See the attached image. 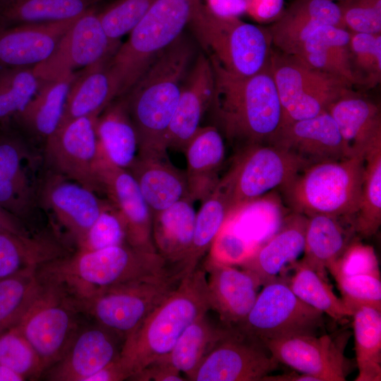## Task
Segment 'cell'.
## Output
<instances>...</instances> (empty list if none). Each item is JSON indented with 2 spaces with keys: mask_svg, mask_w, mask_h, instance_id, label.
<instances>
[{
  "mask_svg": "<svg viewBox=\"0 0 381 381\" xmlns=\"http://www.w3.org/2000/svg\"><path fill=\"white\" fill-rule=\"evenodd\" d=\"M193 56V44L183 33L157 55L123 95L137 135V155H168L169 126Z\"/></svg>",
  "mask_w": 381,
  "mask_h": 381,
  "instance_id": "1",
  "label": "cell"
},
{
  "mask_svg": "<svg viewBox=\"0 0 381 381\" xmlns=\"http://www.w3.org/2000/svg\"><path fill=\"white\" fill-rule=\"evenodd\" d=\"M210 61L214 92L209 110L224 135L238 151L250 145L272 144L282 128V109L269 66L243 77Z\"/></svg>",
  "mask_w": 381,
  "mask_h": 381,
  "instance_id": "2",
  "label": "cell"
},
{
  "mask_svg": "<svg viewBox=\"0 0 381 381\" xmlns=\"http://www.w3.org/2000/svg\"><path fill=\"white\" fill-rule=\"evenodd\" d=\"M171 267L157 252L124 243L99 250H78L37 270L40 278L59 284L74 300L85 299L99 290L170 274Z\"/></svg>",
  "mask_w": 381,
  "mask_h": 381,
  "instance_id": "3",
  "label": "cell"
},
{
  "mask_svg": "<svg viewBox=\"0 0 381 381\" xmlns=\"http://www.w3.org/2000/svg\"><path fill=\"white\" fill-rule=\"evenodd\" d=\"M210 310L206 272L197 267L124 339L119 358L128 380L167 356L185 329Z\"/></svg>",
  "mask_w": 381,
  "mask_h": 381,
  "instance_id": "4",
  "label": "cell"
},
{
  "mask_svg": "<svg viewBox=\"0 0 381 381\" xmlns=\"http://www.w3.org/2000/svg\"><path fill=\"white\" fill-rule=\"evenodd\" d=\"M364 167V157L357 155L314 164L280 189L294 212L353 219L360 205Z\"/></svg>",
  "mask_w": 381,
  "mask_h": 381,
  "instance_id": "5",
  "label": "cell"
},
{
  "mask_svg": "<svg viewBox=\"0 0 381 381\" xmlns=\"http://www.w3.org/2000/svg\"><path fill=\"white\" fill-rule=\"evenodd\" d=\"M202 0H155L109 61L124 95L157 55L183 33Z\"/></svg>",
  "mask_w": 381,
  "mask_h": 381,
  "instance_id": "6",
  "label": "cell"
},
{
  "mask_svg": "<svg viewBox=\"0 0 381 381\" xmlns=\"http://www.w3.org/2000/svg\"><path fill=\"white\" fill-rule=\"evenodd\" d=\"M188 25L207 56L238 76L255 75L269 66L272 50L268 30L238 18H222L202 2Z\"/></svg>",
  "mask_w": 381,
  "mask_h": 381,
  "instance_id": "7",
  "label": "cell"
},
{
  "mask_svg": "<svg viewBox=\"0 0 381 381\" xmlns=\"http://www.w3.org/2000/svg\"><path fill=\"white\" fill-rule=\"evenodd\" d=\"M185 275L181 271H174L157 278L113 286L75 303L80 313L125 339Z\"/></svg>",
  "mask_w": 381,
  "mask_h": 381,
  "instance_id": "8",
  "label": "cell"
},
{
  "mask_svg": "<svg viewBox=\"0 0 381 381\" xmlns=\"http://www.w3.org/2000/svg\"><path fill=\"white\" fill-rule=\"evenodd\" d=\"M269 68L281 103L282 128L327 111L352 90L343 79L279 51H272Z\"/></svg>",
  "mask_w": 381,
  "mask_h": 381,
  "instance_id": "9",
  "label": "cell"
},
{
  "mask_svg": "<svg viewBox=\"0 0 381 381\" xmlns=\"http://www.w3.org/2000/svg\"><path fill=\"white\" fill-rule=\"evenodd\" d=\"M40 279L37 293L13 326L32 346L46 371L60 360L79 330L80 312L59 284Z\"/></svg>",
  "mask_w": 381,
  "mask_h": 381,
  "instance_id": "10",
  "label": "cell"
},
{
  "mask_svg": "<svg viewBox=\"0 0 381 381\" xmlns=\"http://www.w3.org/2000/svg\"><path fill=\"white\" fill-rule=\"evenodd\" d=\"M262 286L251 310L235 328L262 344L295 335H317L323 325L321 311L301 301L283 277Z\"/></svg>",
  "mask_w": 381,
  "mask_h": 381,
  "instance_id": "11",
  "label": "cell"
},
{
  "mask_svg": "<svg viewBox=\"0 0 381 381\" xmlns=\"http://www.w3.org/2000/svg\"><path fill=\"white\" fill-rule=\"evenodd\" d=\"M307 167L296 155L274 144H257L239 150L228 172L220 179L228 195L230 213L275 188H280Z\"/></svg>",
  "mask_w": 381,
  "mask_h": 381,
  "instance_id": "12",
  "label": "cell"
},
{
  "mask_svg": "<svg viewBox=\"0 0 381 381\" xmlns=\"http://www.w3.org/2000/svg\"><path fill=\"white\" fill-rule=\"evenodd\" d=\"M96 119L85 116L61 123L45 140L44 146V157L52 171L95 193L100 191Z\"/></svg>",
  "mask_w": 381,
  "mask_h": 381,
  "instance_id": "13",
  "label": "cell"
},
{
  "mask_svg": "<svg viewBox=\"0 0 381 381\" xmlns=\"http://www.w3.org/2000/svg\"><path fill=\"white\" fill-rule=\"evenodd\" d=\"M120 41L111 40L104 31L94 8L79 16L60 40L52 54L33 66L42 82L74 70L110 60Z\"/></svg>",
  "mask_w": 381,
  "mask_h": 381,
  "instance_id": "14",
  "label": "cell"
},
{
  "mask_svg": "<svg viewBox=\"0 0 381 381\" xmlns=\"http://www.w3.org/2000/svg\"><path fill=\"white\" fill-rule=\"evenodd\" d=\"M261 343L235 327L202 361L191 381H262L279 362Z\"/></svg>",
  "mask_w": 381,
  "mask_h": 381,
  "instance_id": "15",
  "label": "cell"
},
{
  "mask_svg": "<svg viewBox=\"0 0 381 381\" xmlns=\"http://www.w3.org/2000/svg\"><path fill=\"white\" fill-rule=\"evenodd\" d=\"M348 337L300 334L265 341L263 345L278 361L318 381H344L349 371L344 356Z\"/></svg>",
  "mask_w": 381,
  "mask_h": 381,
  "instance_id": "16",
  "label": "cell"
},
{
  "mask_svg": "<svg viewBox=\"0 0 381 381\" xmlns=\"http://www.w3.org/2000/svg\"><path fill=\"white\" fill-rule=\"evenodd\" d=\"M97 179L100 191L119 210L126 228V243L149 252H157L152 235V214L134 177L99 155Z\"/></svg>",
  "mask_w": 381,
  "mask_h": 381,
  "instance_id": "17",
  "label": "cell"
},
{
  "mask_svg": "<svg viewBox=\"0 0 381 381\" xmlns=\"http://www.w3.org/2000/svg\"><path fill=\"white\" fill-rule=\"evenodd\" d=\"M38 201L78 244L99 215L107 199L59 174L49 171L38 188Z\"/></svg>",
  "mask_w": 381,
  "mask_h": 381,
  "instance_id": "18",
  "label": "cell"
},
{
  "mask_svg": "<svg viewBox=\"0 0 381 381\" xmlns=\"http://www.w3.org/2000/svg\"><path fill=\"white\" fill-rule=\"evenodd\" d=\"M214 92V74L209 57L200 53L188 71L169 126L167 147L179 152L185 148L200 127Z\"/></svg>",
  "mask_w": 381,
  "mask_h": 381,
  "instance_id": "19",
  "label": "cell"
},
{
  "mask_svg": "<svg viewBox=\"0 0 381 381\" xmlns=\"http://www.w3.org/2000/svg\"><path fill=\"white\" fill-rule=\"evenodd\" d=\"M30 151L18 136L0 132V205L23 222L32 215L38 200Z\"/></svg>",
  "mask_w": 381,
  "mask_h": 381,
  "instance_id": "20",
  "label": "cell"
},
{
  "mask_svg": "<svg viewBox=\"0 0 381 381\" xmlns=\"http://www.w3.org/2000/svg\"><path fill=\"white\" fill-rule=\"evenodd\" d=\"M272 144L292 152L307 166L352 157L327 111L282 128Z\"/></svg>",
  "mask_w": 381,
  "mask_h": 381,
  "instance_id": "21",
  "label": "cell"
},
{
  "mask_svg": "<svg viewBox=\"0 0 381 381\" xmlns=\"http://www.w3.org/2000/svg\"><path fill=\"white\" fill-rule=\"evenodd\" d=\"M202 267L206 272L210 310L219 315L224 325L236 327L253 306L260 283L250 272L235 266L206 259Z\"/></svg>",
  "mask_w": 381,
  "mask_h": 381,
  "instance_id": "22",
  "label": "cell"
},
{
  "mask_svg": "<svg viewBox=\"0 0 381 381\" xmlns=\"http://www.w3.org/2000/svg\"><path fill=\"white\" fill-rule=\"evenodd\" d=\"M114 333L98 327L79 329L63 356L46 371L54 381H86L120 353Z\"/></svg>",
  "mask_w": 381,
  "mask_h": 381,
  "instance_id": "23",
  "label": "cell"
},
{
  "mask_svg": "<svg viewBox=\"0 0 381 381\" xmlns=\"http://www.w3.org/2000/svg\"><path fill=\"white\" fill-rule=\"evenodd\" d=\"M78 18L17 24L0 30V66L33 67L44 61Z\"/></svg>",
  "mask_w": 381,
  "mask_h": 381,
  "instance_id": "24",
  "label": "cell"
},
{
  "mask_svg": "<svg viewBox=\"0 0 381 381\" xmlns=\"http://www.w3.org/2000/svg\"><path fill=\"white\" fill-rule=\"evenodd\" d=\"M326 25L346 28L338 4L332 0H294L268 32L279 52L294 55L311 33Z\"/></svg>",
  "mask_w": 381,
  "mask_h": 381,
  "instance_id": "25",
  "label": "cell"
},
{
  "mask_svg": "<svg viewBox=\"0 0 381 381\" xmlns=\"http://www.w3.org/2000/svg\"><path fill=\"white\" fill-rule=\"evenodd\" d=\"M307 222L306 216L294 212L240 267L256 277L261 286L281 277L303 253Z\"/></svg>",
  "mask_w": 381,
  "mask_h": 381,
  "instance_id": "26",
  "label": "cell"
},
{
  "mask_svg": "<svg viewBox=\"0 0 381 381\" xmlns=\"http://www.w3.org/2000/svg\"><path fill=\"white\" fill-rule=\"evenodd\" d=\"M335 121L351 156L365 157L381 143V115L377 105L352 90L327 111Z\"/></svg>",
  "mask_w": 381,
  "mask_h": 381,
  "instance_id": "27",
  "label": "cell"
},
{
  "mask_svg": "<svg viewBox=\"0 0 381 381\" xmlns=\"http://www.w3.org/2000/svg\"><path fill=\"white\" fill-rule=\"evenodd\" d=\"M184 152L189 197L193 201L202 202L219 181V171L225 158L223 135L215 126H200L188 143Z\"/></svg>",
  "mask_w": 381,
  "mask_h": 381,
  "instance_id": "28",
  "label": "cell"
},
{
  "mask_svg": "<svg viewBox=\"0 0 381 381\" xmlns=\"http://www.w3.org/2000/svg\"><path fill=\"white\" fill-rule=\"evenodd\" d=\"M127 170L137 182L152 214L190 198L186 172L175 167L168 155H137Z\"/></svg>",
  "mask_w": 381,
  "mask_h": 381,
  "instance_id": "29",
  "label": "cell"
},
{
  "mask_svg": "<svg viewBox=\"0 0 381 381\" xmlns=\"http://www.w3.org/2000/svg\"><path fill=\"white\" fill-rule=\"evenodd\" d=\"M190 198L152 214V235L157 252L181 270L191 246L196 213Z\"/></svg>",
  "mask_w": 381,
  "mask_h": 381,
  "instance_id": "30",
  "label": "cell"
},
{
  "mask_svg": "<svg viewBox=\"0 0 381 381\" xmlns=\"http://www.w3.org/2000/svg\"><path fill=\"white\" fill-rule=\"evenodd\" d=\"M109 61L88 66L77 74L69 90L60 124L80 117H97L119 97V87Z\"/></svg>",
  "mask_w": 381,
  "mask_h": 381,
  "instance_id": "31",
  "label": "cell"
},
{
  "mask_svg": "<svg viewBox=\"0 0 381 381\" xmlns=\"http://www.w3.org/2000/svg\"><path fill=\"white\" fill-rule=\"evenodd\" d=\"M351 32L346 28L322 25L303 42L292 56L315 69L336 75L356 85L351 66Z\"/></svg>",
  "mask_w": 381,
  "mask_h": 381,
  "instance_id": "32",
  "label": "cell"
},
{
  "mask_svg": "<svg viewBox=\"0 0 381 381\" xmlns=\"http://www.w3.org/2000/svg\"><path fill=\"white\" fill-rule=\"evenodd\" d=\"M114 100L97 117L95 132L99 155L128 169L138 154V138L123 96Z\"/></svg>",
  "mask_w": 381,
  "mask_h": 381,
  "instance_id": "33",
  "label": "cell"
},
{
  "mask_svg": "<svg viewBox=\"0 0 381 381\" xmlns=\"http://www.w3.org/2000/svg\"><path fill=\"white\" fill-rule=\"evenodd\" d=\"M68 255L55 238L0 231V281Z\"/></svg>",
  "mask_w": 381,
  "mask_h": 381,
  "instance_id": "34",
  "label": "cell"
},
{
  "mask_svg": "<svg viewBox=\"0 0 381 381\" xmlns=\"http://www.w3.org/2000/svg\"><path fill=\"white\" fill-rule=\"evenodd\" d=\"M77 73L69 72L43 81L33 98L16 116L36 137L46 140L59 127L71 86Z\"/></svg>",
  "mask_w": 381,
  "mask_h": 381,
  "instance_id": "35",
  "label": "cell"
},
{
  "mask_svg": "<svg viewBox=\"0 0 381 381\" xmlns=\"http://www.w3.org/2000/svg\"><path fill=\"white\" fill-rule=\"evenodd\" d=\"M308 217L304 246L306 265L326 276V270L351 243L347 229L340 217L316 214Z\"/></svg>",
  "mask_w": 381,
  "mask_h": 381,
  "instance_id": "36",
  "label": "cell"
},
{
  "mask_svg": "<svg viewBox=\"0 0 381 381\" xmlns=\"http://www.w3.org/2000/svg\"><path fill=\"white\" fill-rule=\"evenodd\" d=\"M231 327L217 325L207 313L190 324L164 358L186 380L195 373L204 358L229 332Z\"/></svg>",
  "mask_w": 381,
  "mask_h": 381,
  "instance_id": "37",
  "label": "cell"
},
{
  "mask_svg": "<svg viewBox=\"0 0 381 381\" xmlns=\"http://www.w3.org/2000/svg\"><path fill=\"white\" fill-rule=\"evenodd\" d=\"M353 329L358 375L356 381L381 380V310L361 306L353 310Z\"/></svg>",
  "mask_w": 381,
  "mask_h": 381,
  "instance_id": "38",
  "label": "cell"
},
{
  "mask_svg": "<svg viewBox=\"0 0 381 381\" xmlns=\"http://www.w3.org/2000/svg\"><path fill=\"white\" fill-rule=\"evenodd\" d=\"M230 212L228 195L219 179L212 193L202 201L196 213L191 246L181 266L186 274L198 267Z\"/></svg>",
  "mask_w": 381,
  "mask_h": 381,
  "instance_id": "39",
  "label": "cell"
},
{
  "mask_svg": "<svg viewBox=\"0 0 381 381\" xmlns=\"http://www.w3.org/2000/svg\"><path fill=\"white\" fill-rule=\"evenodd\" d=\"M291 269L292 276L283 278L301 301L336 320L352 316V309L334 293L326 276L302 260L295 262Z\"/></svg>",
  "mask_w": 381,
  "mask_h": 381,
  "instance_id": "40",
  "label": "cell"
},
{
  "mask_svg": "<svg viewBox=\"0 0 381 381\" xmlns=\"http://www.w3.org/2000/svg\"><path fill=\"white\" fill-rule=\"evenodd\" d=\"M101 0H8L6 21L15 24L68 20L85 13Z\"/></svg>",
  "mask_w": 381,
  "mask_h": 381,
  "instance_id": "41",
  "label": "cell"
},
{
  "mask_svg": "<svg viewBox=\"0 0 381 381\" xmlns=\"http://www.w3.org/2000/svg\"><path fill=\"white\" fill-rule=\"evenodd\" d=\"M364 160L360 205L353 224L356 232L369 237L381 224V143L370 150Z\"/></svg>",
  "mask_w": 381,
  "mask_h": 381,
  "instance_id": "42",
  "label": "cell"
},
{
  "mask_svg": "<svg viewBox=\"0 0 381 381\" xmlns=\"http://www.w3.org/2000/svg\"><path fill=\"white\" fill-rule=\"evenodd\" d=\"M42 81L33 67L0 69V121L16 116L37 92Z\"/></svg>",
  "mask_w": 381,
  "mask_h": 381,
  "instance_id": "43",
  "label": "cell"
},
{
  "mask_svg": "<svg viewBox=\"0 0 381 381\" xmlns=\"http://www.w3.org/2000/svg\"><path fill=\"white\" fill-rule=\"evenodd\" d=\"M40 285L37 270L0 281V334L16 324Z\"/></svg>",
  "mask_w": 381,
  "mask_h": 381,
  "instance_id": "44",
  "label": "cell"
},
{
  "mask_svg": "<svg viewBox=\"0 0 381 381\" xmlns=\"http://www.w3.org/2000/svg\"><path fill=\"white\" fill-rule=\"evenodd\" d=\"M349 49L356 85H377L381 79V35L351 32Z\"/></svg>",
  "mask_w": 381,
  "mask_h": 381,
  "instance_id": "45",
  "label": "cell"
},
{
  "mask_svg": "<svg viewBox=\"0 0 381 381\" xmlns=\"http://www.w3.org/2000/svg\"><path fill=\"white\" fill-rule=\"evenodd\" d=\"M0 364L11 368L25 380L38 377L45 372L40 358L16 326L0 334Z\"/></svg>",
  "mask_w": 381,
  "mask_h": 381,
  "instance_id": "46",
  "label": "cell"
},
{
  "mask_svg": "<svg viewBox=\"0 0 381 381\" xmlns=\"http://www.w3.org/2000/svg\"><path fill=\"white\" fill-rule=\"evenodd\" d=\"M126 243L123 217L108 200L99 215L77 244L78 250H95Z\"/></svg>",
  "mask_w": 381,
  "mask_h": 381,
  "instance_id": "47",
  "label": "cell"
},
{
  "mask_svg": "<svg viewBox=\"0 0 381 381\" xmlns=\"http://www.w3.org/2000/svg\"><path fill=\"white\" fill-rule=\"evenodd\" d=\"M260 246L241 236L227 216L212 243L206 259L217 264L241 266Z\"/></svg>",
  "mask_w": 381,
  "mask_h": 381,
  "instance_id": "48",
  "label": "cell"
},
{
  "mask_svg": "<svg viewBox=\"0 0 381 381\" xmlns=\"http://www.w3.org/2000/svg\"><path fill=\"white\" fill-rule=\"evenodd\" d=\"M155 0H116L98 13L102 27L114 40L129 33Z\"/></svg>",
  "mask_w": 381,
  "mask_h": 381,
  "instance_id": "49",
  "label": "cell"
},
{
  "mask_svg": "<svg viewBox=\"0 0 381 381\" xmlns=\"http://www.w3.org/2000/svg\"><path fill=\"white\" fill-rule=\"evenodd\" d=\"M344 302L353 310L361 306L381 310L380 276L361 274L334 278Z\"/></svg>",
  "mask_w": 381,
  "mask_h": 381,
  "instance_id": "50",
  "label": "cell"
},
{
  "mask_svg": "<svg viewBox=\"0 0 381 381\" xmlns=\"http://www.w3.org/2000/svg\"><path fill=\"white\" fill-rule=\"evenodd\" d=\"M327 270L334 278L361 274L380 276L378 260L374 248L355 240L351 241Z\"/></svg>",
  "mask_w": 381,
  "mask_h": 381,
  "instance_id": "51",
  "label": "cell"
},
{
  "mask_svg": "<svg viewBox=\"0 0 381 381\" xmlns=\"http://www.w3.org/2000/svg\"><path fill=\"white\" fill-rule=\"evenodd\" d=\"M339 6L344 25L351 32L381 33V0H346Z\"/></svg>",
  "mask_w": 381,
  "mask_h": 381,
  "instance_id": "52",
  "label": "cell"
},
{
  "mask_svg": "<svg viewBox=\"0 0 381 381\" xmlns=\"http://www.w3.org/2000/svg\"><path fill=\"white\" fill-rule=\"evenodd\" d=\"M130 380L138 381H184L186 377L172 367L164 358L149 364Z\"/></svg>",
  "mask_w": 381,
  "mask_h": 381,
  "instance_id": "53",
  "label": "cell"
},
{
  "mask_svg": "<svg viewBox=\"0 0 381 381\" xmlns=\"http://www.w3.org/2000/svg\"><path fill=\"white\" fill-rule=\"evenodd\" d=\"M249 13L260 21L277 19L282 13L284 0H248Z\"/></svg>",
  "mask_w": 381,
  "mask_h": 381,
  "instance_id": "54",
  "label": "cell"
},
{
  "mask_svg": "<svg viewBox=\"0 0 381 381\" xmlns=\"http://www.w3.org/2000/svg\"><path fill=\"white\" fill-rule=\"evenodd\" d=\"M214 15L222 18H238L247 12L248 0H206L205 4Z\"/></svg>",
  "mask_w": 381,
  "mask_h": 381,
  "instance_id": "55",
  "label": "cell"
},
{
  "mask_svg": "<svg viewBox=\"0 0 381 381\" xmlns=\"http://www.w3.org/2000/svg\"><path fill=\"white\" fill-rule=\"evenodd\" d=\"M130 375L119 356L89 377L86 381H121L128 380Z\"/></svg>",
  "mask_w": 381,
  "mask_h": 381,
  "instance_id": "56",
  "label": "cell"
},
{
  "mask_svg": "<svg viewBox=\"0 0 381 381\" xmlns=\"http://www.w3.org/2000/svg\"><path fill=\"white\" fill-rule=\"evenodd\" d=\"M0 231H8L22 235L30 234L26 229L23 222L11 214L1 205Z\"/></svg>",
  "mask_w": 381,
  "mask_h": 381,
  "instance_id": "57",
  "label": "cell"
},
{
  "mask_svg": "<svg viewBox=\"0 0 381 381\" xmlns=\"http://www.w3.org/2000/svg\"><path fill=\"white\" fill-rule=\"evenodd\" d=\"M263 380L265 381H318L317 379L311 375L303 374L301 373H290L278 375H267Z\"/></svg>",
  "mask_w": 381,
  "mask_h": 381,
  "instance_id": "58",
  "label": "cell"
},
{
  "mask_svg": "<svg viewBox=\"0 0 381 381\" xmlns=\"http://www.w3.org/2000/svg\"><path fill=\"white\" fill-rule=\"evenodd\" d=\"M25 378L11 368L0 364V381H23Z\"/></svg>",
  "mask_w": 381,
  "mask_h": 381,
  "instance_id": "59",
  "label": "cell"
},
{
  "mask_svg": "<svg viewBox=\"0 0 381 381\" xmlns=\"http://www.w3.org/2000/svg\"><path fill=\"white\" fill-rule=\"evenodd\" d=\"M0 1H2L4 4L8 0H0Z\"/></svg>",
  "mask_w": 381,
  "mask_h": 381,
  "instance_id": "60",
  "label": "cell"
}]
</instances>
